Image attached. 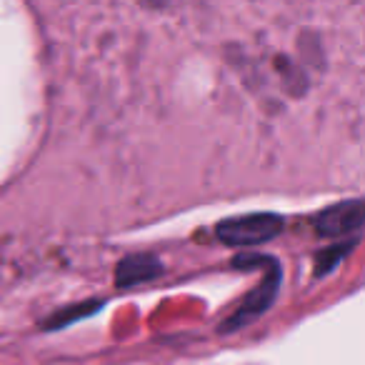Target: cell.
Returning <instances> with one entry per match:
<instances>
[{
  "label": "cell",
  "instance_id": "cell-1",
  "mask_svg": "<svg viewBox=\"0 0 365 365\" xmlns=\"http://www.w3.org/2000/svg\"><path fill=\"white\" fill-rule=\"evenodd\" d=\"M283 230V218L273 213H253L228 218L218 225V238L225 245H258L275 238Z\"/></svg>",
  "mask_w": 365,
  "mask_h": 365
},
{
  "label": "cell",
  "instance_id": "cell-2",
  "mask_svg": "<svg viewBox=\"0 0 365 365\" xmlns=\"http://www.w3.org/2000/svg\"><path fill=\"white\" fill-rule=\"evenodd\" d=\"M365 223V200H348V203L333 205L323 210L315 220V228L323 235H343Z\"/></svg>",
  "mask_w": 365,
  "mask_h": 365
},
{
  "label": "cell",
  "instance_id": "cell-4",
  "mask_svg": "<svg viewBox=\"0 0 365 365\" xmlns=\"http://www.w3.org/2000/svg\"><path fill=\"white\" fill-rule=\"evenodd\" d=\"M160 263L153 255H130L125 258L115 270V283L120 288H130L135 283H145V280L160 275Z\"/></svg>",
  "mask_w": 365,
  "mask_h": 365
},
{
  "label": "cell",
  "instance_id": "cell-3",
  "mask_svg": "<svg viewBox=\"0 0 365 365\" xmlns=\"http://www.w3.org/2000/svg\"><path fill=\"white\" fill-rule=\"evenodd\" d=\"M278 265L273 263V268H270V273L265 275L263 285H260L258 290H253V293L245 298V303L240 305V310L233 315V318L228 320V323L223 325V330H233V328H240V325H245L250 318H258L260 313H263L265 308H268L270 303H273V295L275 290H278Z\"/></svg>",
  "mask_w": 365,
  "mask_h": 365
}]
</instances>
